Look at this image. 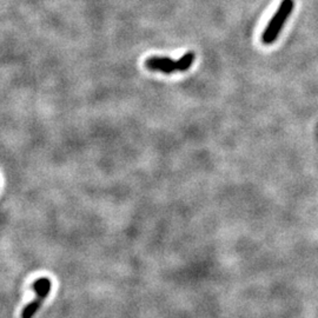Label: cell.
<instances>
[{
  "instance_id": "cell-2",
  "label": "cell",
  "mask_w": 318,
  "mask_h": 318,
  "mask_svg": "<svg viewBox=\"0 0 318 318\" xmlns=\"http://www.w3.org/2000/svg\"><path fill=\"white\" fill-rule=\"evenodd\" d=\"M295 3L293 0H283L281 6H279L277 12L272 17L270 22H269L267 29L262 34V41L264 44L270 45L277 39V37L281 33V31L284 26V24L288 18L291 15Z\"/></svg>"
},
{
  "instance_id": "cell-1",
  "label": "cell",
  "mask_w": 318,
  "mask_h": 318,
  "mask_svg": "<svg viewBox=\"0 0 318 318\" xmlns=\"http://www.w3.org/2000/svg\"><path fill=\"white\" fill-rule=\"evenodd\" d=\"M195 52H188L179 59L174 60L170 57H148L145 60V66L151 71L162 72L165 74L176 73V72H185L195 63Z\"/></svg>"
},
{
  "instance_id": "cell-3",
  "label": "cell",
  "mask_w": 318,
  "mask_h": 318,
  "mask_svg": "<svg viewBox=\"0 0 318 318\" xmlns=\"http://www.w3.org/2000/svg\"><path fill=\"white\" fill-rule=\"evenodd\" d=\"M33 291L37 292V297L33 300L27 304V305L24 307L22 311V314H20V318H33L34 314L37 313V311L40 309L41 304L44 303V300L47 298L48 293L51 291L52 288V283L48 278L43 277L37 279L36 282L33 283L32 286Z\"/></svg>"
}]
</instances>
